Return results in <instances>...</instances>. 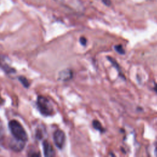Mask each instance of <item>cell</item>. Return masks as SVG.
Instances as JSON below:
<instances>
[{"instance_id": "6da1fadb", "label": "cell", "mask_w": 157, "mask_h": 157, "mask_svg": "<svg viewBox=\"0 0 157 157\" xmlns=\"http://www.w3.org/2000/svg\"><path fill=\"white\" fill-rule=\"evenodd\" d=\"M10 131L13 137L26 142L28 140V135L22 125L17 120H12L9 123Z\"/></svg>"}, {"instance_id": "7a4b0ae2", "label": "cell", "mask_w": 157, "mask_h": 157, "mask_svg": "<svg viewBox=\"0 0 157 157\" xmlns=\"http://www.w3.org/2000/svg\"><path fill=\"white\" fill-rule=\"evenodd\" d=\"M37 105L40 113L44 116H51L54 113L52 104L47 98L43 96L37 97Z\"/></svg>"}, {"instance_id": "3957f363", "label": "cell", "mask_w": 157, "mask_h": 157, "mask_svg": "<svg viewBox=\"0 0 157 157\" xmlns=\"http://www.w3.org/2000/svg\"><path fill=\"white\" fill-rule=\"evenodd\" d=\"M53 140L55 145L59 149H62L64 145L66 136L64 132L61 129H57L53 134Z\"/></svg>"}, {"instance_id": "277c9868", "label": "cell", "mask_w": 157, "mask_h": 157, "mask_svg": "<svg viewBox=\"0 0 157 157\" xmlns=\"http://www.w3.org/2000/svg\"><path fill=\"white\" fill-rule=\"evenodd\" d=\"M25 142H24L23 140H19L13 137L10 140L9 147L13 151L16 152H19L23 149L25 145Z\"/></svg>"}, {"instance_id": "5b68a950", "label": "cell", "mask_w": 157, "mask_h": 157, "mask_svg": "<svg viewBox=\"0 0 157 157\" xmlns=\"http://www.w3.org/2000/svg\"><path fill=\"white\" fill-rule=\"evenodd\" d=\"M6 56H0V66L8 74H12L14 73L15 72V70L14 68L10 66V65L9 64V63L7 61V59H6Z\"/></svg>"}, {"instance_id": "8992f818", "label": "cell", "mask_w": 157, "mask_h": 157, "mask_svg": "<svg viewBox=\"0 0 157 157\" xmlns=\"http://www.w3.org/2000/svg\"><path fill=\"white\" fill-rule=\"evenodd\" d=\"M42 146L45 156L52 157L55 156V150L50 142H48L47 140H44L42 143Z\"/></svg>"}, {"instance_id": "52a82bcc", "label": "cell", "mask_w": 157, "mask_h": 157, "mask_svg": "<svg viewBox=\"0 0 157 157\" xmlns=\"http://www.w3.org/2000/svg\"><path fill=\"white\" fill-rule=\"evenodd\" d=\"M73 73L71 69H66L59 73V79L61 81H68L72 78Z\"/></svg>"}, {"instance_id": "ba28073f", "label": "cell", "mask_w": 157, "mask_h": 157, "mask_svg": "<svg viewBox=\"0 0 157 157\" xmlns=\"http://www.w3.org/2000/svg\"><path fill=\"white\" fill-rule=\"evenodd\" d=\"M93 126L94 127V129H96V130H98L100 132H104L105 131V129H104L101 123L98 120H95L93 121Z\"/></svg>"}, {"instance_id": "9c48e42d", "label": "cell", "mask_w": 157, "mask_h": 157, "mask_svg": "<svg viewBox=\"0 0 157 157\" xmlns=\"http://www.w3.org/2000/svg\"><path fill=\"white\" fill-rule=\"evenodd\" d=\"M18 80L25 88H28L29 87V83L28 79L26 77H25L24 76H19L18 77Z\"/></svg>"}, {"instance_id": "30bf717a", "label": "cell", "mask_w": 157, "mask_h": 157, "mask_svg": "<svg viewBox=\"0 0 157 157\" xmlns=\"http://www.w3.org/2000/svg\"><path fill=\"white\" fill-rule=\"evenodd\" d=\"M115 50L120 54L121 55H123L125 52L124 48H123V46L121 45H117L115 46Z\"/></svg>"}, {"instance_id": "8fae6325", "label": "cell", "mask_w": 157, "mask_h": 157, "mask_svg": "<svg viewBox=\"0 0 157 157\" xmlns=\"http://www.w3.org/2000/svg\"><path fill=\"white\" fill-rule=\"evenodd\" d=\"M80 44H81L82 45L85 46V45H86L87 40H86V39L85 37H81L80 38Z\"/></svg>"}, {"instance_id": "7c38bea8", "label": "cell", "mask_w": 157, "mask_h": 157, "mask_svg": "<svg viewBox=\"0 0 157 157\" xmlns=\"http://www.w3.org/2000/svg\"><path fill=\"white\" fill-rule=\"evenodd\" d=\"M102 2L106 6H110V4H111V2H110V0H101Z\"/></svg>"}, {"instance_id": "4fadbf2b", "label": "cell", "mask_w": 157, "mask_h": 157, "mask_svg": "<svg viewBox=\"0 0 157 157\" xmlns=\"http://www.w3.org/2000/svg\"><path fill=\"white\" fill-rule=\"evenodd\" d=\"M29 156H40V153H39L37 152H33V153H29Z\"/></svg>"}, {"instance_id": "5bb4252c", "label": "cell", "mask_w": 157, "mask_h": 157, "mask_svg": "<svg viewBox=\"0 0 157 157\" xmlns=\"http://www.w3.org/2000/svg\"><path fill=\"white\" fill-rule=\"evenodd\" d=\"M154 90H155V91L157 93V83L155 85V87H154Z\"/></svg>"}, {"instance_id": "9a60e30c", "label": "cell", "mask_w": 157, "mask_h": 157, "mask_svg": "<svg viewBox=\"0 0 157 157\" xmlns=\"http://www.w3.org/2000/svg\"><path fill=\"white\" fill-rule=\"evenodd\" d=\"M4 102V101H3V99L0 97V104H2V102Z\"/></svg>"}]
</instances>
